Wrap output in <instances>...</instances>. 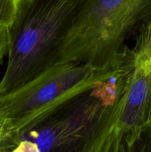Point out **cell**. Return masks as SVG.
<instances>
[{
  "label": "cell",
  "instance_id": "obj_11",
  "mask_svg": "<svg viewBox=\"0 0 151 152\" xmlns=\"http://www.w3.org/2000/svg\"><path fill=\"white\" fill-rule=\"evenodd\" d=\"M4 129H5V126H4V128H2V129H0V139H1V137H2L3 134L4 133Z\"/></svg>",
  "mask_w": 151,
  "mask_h": 152
},
{
  "label": "cell",
  "instance_id": "obj_9",
  "mask_svg": "<svg viewBox=\"0 0 151 152\" xmlns=\"http://www.w3.org/2000/svg\"><path fill=\"white\" fill-rule=\"evenodd\" d=\"M141 138L143 142L144 152H151V123L143 132Z\"/></svg>",
  "mask_w": 151,
  "mask_h": 152
},
{
  "label": "cell",
  "instance_id": "obj_3",
  "mask_svg": "<svg viewBox=\"0 0 151 152\" xmlns=\"http://www.w3.org/2000/svg\"><path fill=\"white\" fill-rule=\"evenodd\" d=\"M151 19V0H87L64 39L56 62H75L99 71L120 68L126 41Z\"/></svg>",
  "mask_w": 151,
  "mask_h": 152
},
{
  "label": "cell",
  "instance_id": "obj_4",
  "mask_svg": "<svg viewBox=\"0 0 151 152\" xmlns=\"http://www.w3.org/2000/svg\"><path fill=\"white\" fill-rule=\"evenodd\" d=\"M121 66L114 71H99L87 64L56 62L18 88L0 96L5 132L22 130L66 101L109 80Z\"/></svg>",
  "mask_w": 151,
  "mask_h": 152
},
{
  "label": "cell",
  "instance_id": "obj_6",
  "mask_svg": "<svg viewBox=\"0 0 151 152\" xmlns=\"http://www.w3.org/2000/svg\"><path fill=\"white\" fill-rule=\"evenodd\" d=\"M21 0H0V28H10L13 25Z\"/></svg>",
  "mask_w": 151,
  "mask_h": 152
},
{
  "label": "cell",
  "instance_id": "obj_7",
  "mask_svg": "<svg viewBox=\"0 0 151 152\" xmlns=\"http://www.w3.org/2000/svg\"><path fill=\"white\" fill-rule=\"evenodd\" d=\"M113 152H144L142 138H131L119 130L118 140Z\"/></svg>",
  "mask_w": 151,
  "mask_h": 152
},
{
  "label": "cell",
  "instance_id": "obj_2",
  "mask_svg": "<svg viewBox=\"0 0 151 152\" xmlns=\"http://www.w3.org/2000/svg\"><path fill=\"white\" fill-rule=\"evenodd\" d=\"M87 0H21L9 28L7 65L0 96L56 63L59 50Z\"/></svg>",
  "mask_w": 151,
  "mask_h": 152
},
{
  "label": "cell",
  "instance_id": "obj_12",
  "mask_svg": "<svg viewBox=\"0 0 151 152\" xmlns=\"http://www.w3.org/2000/svg\"><path fill=\"white\" fill-rule=\"evenodd\" d=\"M11 151L8 149H6V148H0V152H10Z\"/></svg>",
  "mask_w": 151,
  "mask_h": 152
},
{
  "label": "cell",
  "instance_id": "obj_10",
  "mask_svg": "<svg viewBox=\"0 0 151 152\" xmlns=\"http://www.w3.org/2000/svg\"><path fill=\"white\" fill-rule=\"evenodd\" d=\"M6 120L0 114V129H2L5 126Z\"/></svg>",
  "mask_w": 151,
  "mask_h": 152
},
{
  "label": "cell",
  "instance_id": "obj_8",
  "mask_svg": "<svg viewBox=\"0 0 151 152\" xmlns=\"http://www.w3.org/2000/svg\"><path fill=\"white\" fill-rule=\"evenodd\" d=\"M9 45V28H0V65L7 54Z\"/></svg>",
  "mask_w": 151,
  "mask_h": 152
},
{
  "label": "cell",
  "instance_id": "obj_5",
  "mask_svg": "<svg viewBox=\"0 0 151 152\" xmlns=\"http://www.w3.org/2000/svg\"><path fill=\"white\" fill-rule=\"evenodd\" d=\"M124 90L117 108L121 133L139 139L151 123V19L136 34L133 48L123 57Z\"/></svg>",
  "mask_w": 151,
  "mask_h": 152
},
{
  "label": "cell",
  "instance_id": "obj_1",
  "mask_svg": "<svg viewBox=\"0 0 151 152\" xmlns=\"http://www.w3.org/2000/svg\"><path fill=\"white\" fill-rule=\"evenodd\" d=\"M125 72L121 64L109 80L10 134L15 141L32 142L38 152H113L119 135L117 103L124 90Z\"/></svg>",
  "mask_w": 151,
  "mask_h": 152
}]
</instances>
